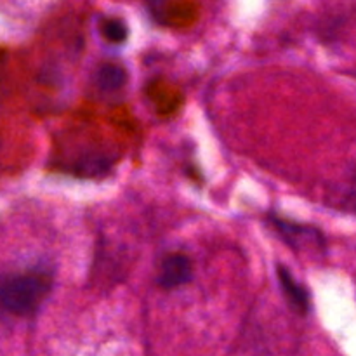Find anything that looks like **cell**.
I'll return each instance as SVG.
<instances>
[{
	"mask_svg": "<svg viewBox=\"0 0 356 356\" xmlns=\"http://www.w3.org/2000/svg\"><path fill=\"white\" fill-rule=\"evenodd\" d=\"M52 287V278L44 271H26L7 277L0 289V301L13 315H30L40 306Z\"/></svg>",
	"mask_w": 356,
	"mask_h": 356,
	"instance_id": "6da1fadb",
	"label": "cell"
},
{
	"mask_svg": "<svg viewBox=\"0 0 356 356\" xmlns=\"http://www.w3.org/2000/svg\"><path fill=\"white\" fill-rule=\"evenodd\" d=\"M193 277V264L190 257L181 252L169 254L160 264L159 285L162 289H177L188 284Z\"/></svg>",
	"mask_w": 356,
	"mask_h": 356,
	"instance_id": "7a4b0ae2",
	"label": "cell"
},
{
	"mask_svg": "<svg viewBox=\"0 0 356 356\" xmlns=\"http://www.w3.org/2000/svg\"><path fill=\"white\" fill-rule=\"evenodd\" d=\"M277 273H278V282H280L282 285V291H284L285 298L289 299V302H291L299 313H308L309 309L308 291H306V289L296 280L294 275H292L285 266H278Z\"/></svg>",
	"mask_w": 356,
	"mask_h": 356,
	"instance_id": "3957f363",
	"label": "cell"
},
{
	"mask_svg": "<svg viewBox=\"0 0 356 356\" xmlns=\"http://www.w3.org/2000/svg\"><path fill=\"white\" fill-rule=\"evenodd\" d=\"M125 80H127L125 70L122 66L113 65V63L101 65L97 68L96 76H94V82L103 92H117L125 86Z\"/></svg>",
	"mask_w": 356,
	"mask_h": 356,
	"instance_id": "277c9868",
	"label": "cell"
},
{
	"mask_svg": "<svg viewBox=\"0 0 356 356\" xmlns=\"http://www.w3.org/2000/svg\"><path fill=\"white\" fill-rule=\"evenodd\" d=\"M270 221L271 225L277 228V232L280 233L291 245H298V238H301V236L302 238H305V236H320V238H322V235H320L316 229H309L308 226L296 225V222L285 221V219L282 218H271Z\"/></svg>",
	"mask_w": 356,
	"mask_h": 356,
	"instance_id": "5b68a950",
	"label": "cell"
},
{
	"mask_svg": "<svg viewBox=\"0 0 356 356\" xmlns=\"http://www.w3.org/2000/svg\"><path fill=\"white\" fill-rule=\"evenodd\" d=\"M101 33L111 44H124L127 40L129 31L124 21L117 19V17H108L101 23Z\"/></svg>",
	"mask_w": 356,
	"mask_h": 356,
	"instance_id": "8992f818",
	"label": "cell"
}]
</instances>
